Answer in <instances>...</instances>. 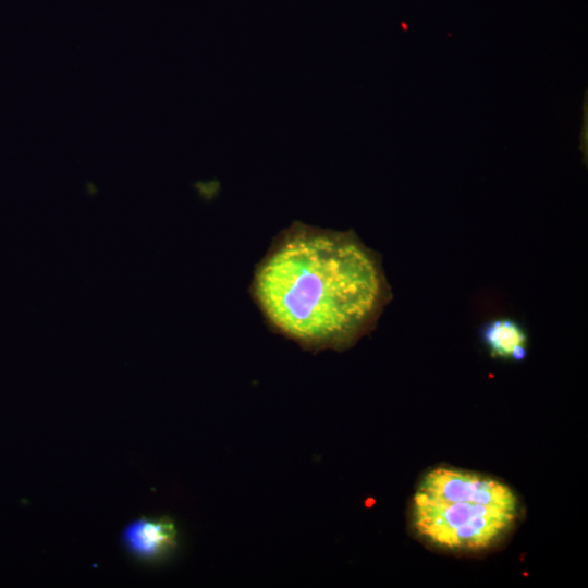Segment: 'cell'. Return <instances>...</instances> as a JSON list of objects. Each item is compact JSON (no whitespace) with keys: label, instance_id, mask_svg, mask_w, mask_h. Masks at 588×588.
Returning a JSON list of instances; mask_svg holds the SVG:
<instances>
[{"label":"cell","instance_id":"6da1fadb","mask_svg":"<svg viewBox=\"0 0 588 588\" xmlns=\"http://www.w3.org/2000/svg\"><path fill=\"white\" fill-rule=\"evenodd\" d=\"M255 293L269 320L311 346H346L376 321L390 293L375 254L351 233L301 229L260 266Z\"/></svg>","mask_w":588,"mask_h":588},{"label":"cell","instance_id":"7a4b0ae2","mask_svg":"<svg viewBox=\"0 0 588 588\" xmlns=\"http://www.w3.org/2000/svg\"><path fill=\"white\" fill-rule=\"evenodd\" d=\"M520 516L515 491L494 477L440 466L419 480L409 505L413 531L428 546L474 553L500 544Z\"/></svg>","mask_w":588,"mask_h":588},{"label":"cell","instance_id":"3957f363","mask_svg":"<svg viewBox=\"0 0 588 588\" xmlns=\"http://www.w3.org/2000/svg\"><path fill=\"white\" fill-rule=\"evenodd\" d=\"M122 542L134 556L159 562L176 551L179 531L169 517H140L126 525Z\"/></svg>","mask_w":588,"mask_h":588},{"label":"cell","instance_id":"277c9868","mask_svg":"<svg viewBox=\"0 0 588 588\" xmlns=\"http://www.w3.org/2000/svg\"><path fill=\"white\" fill-rule=\"evenodd\" d=\"M479 336L492 357L522 362L527 356L528 334L516 319L510 317L489 319L481 324Z\"/></svg>","mask_w":588,"mask_h":588}]
</instances>
